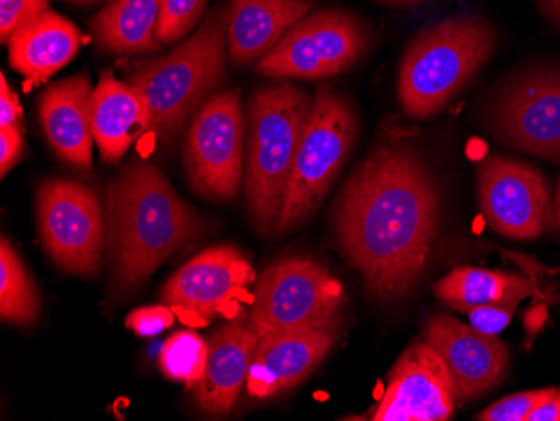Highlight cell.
I'll list each match as a JSON object with an SVG mask.
<instances>
[{"instance_id": "6da1fadb", "label": "cell", "mask_w": 560, "mask_h": 421, "mask_svg": "<svg viewBox=\"0 0 560 421\" xmlns=\"http://www.w3.org/2000/svg\"><path fill=\"white\" fill-rule=\"evenodd\" d=\"M336 237L348 262L381 301L413 291L440 224V191L427 160L402 143L377 147L339 194Z\"/></svg>"}, {"instance_id": "7a4b0ae2", "label": "cell", "mask_w": 560, "mask_h": 421, "mask_svg": "<svg viewBox=\"0 0 560 421\" xmlns=\"http://www.w3.org/2000/svg\"><path fill=\"white\" fill-rule=\"evenodd\" d=\"M115 284L133 292L206 224L176 194L162 169L147 160L126 166L108 188Z\"/></svg>"}, {"instance_id": "3957f363", "label": "cell", "mask_w": 560, "mask_h": 421, "mask_svg": "<svg viewBox=\"0 0 560 421\" xmlns=\"http://www.w3.org/2000/svg\"><path fill=\"white\" fill-rule=\"evenodd\" d=\"M499 37L486 19L462 14L421 31L402 56L398 100L410 118L442 113L495 52Z\"/></svg>"}, {"instance_id": "277c9868", "label": "cell", "mask_w": 560, "mask_h": 421, "mask_svg": "<svg viewBox=\"0 0 560 421\" xmlns=\"http://www.w3.org/2000/svg\"><path fill=\"white\" fill-rule=\"evenodd\" d=\"M313 103L314 96L291 83L269 84L248 97L244 182L257 231H276Z\"/></svg>"}, {"instance_id": "5b68a950", "label": "cell", "mask_w": 560, "mask_h": 421, "mask_svg": "<svg viewBox=\"0 0 560 421\" xmlns=\"http://www.w3.org/2000/svg\"><path fill=\"white\" fill-rule=\"evenodd\" d=\"M226 9L215 8L170 55L144 62L130 77L143 100L150 131L172 141L225 78Z\"/></svg>"}, {"instance_id": "8992f818", "label": "cell", "mask_w": 560, "mask_h": 421, "mask_svg": "<svg viewBox=\"0 0 560 421\" xmlns=\"http://www.w3.org/2000/svg\"><path fill=\"white\" fill-rule=\"evenodd\" d=\"M358 137V118L348 100L320 84L302 133L276 232L304 224L323 202L348 162Z\"/></svg>"}, {"instance_id": "52a82bcc", "label": "cell", "mask_w": 560, "mask_h": 421, "mask_svg": "<svg viewBox=\"0 0 560 421\" xmlns=\"http://www.w3.org/2000/svg\"><path fill=\"white\" fill-rule=\"evenodd\" d=\"M346 295L329 270L304 256L276 260L254 292L250 326L259 338L298 329H339Z\"/></svg>"}, {"instance_id": "ba28073f", "label": "cell", "mask_w": 560, "mask_h": 421, "mask_svg": "<svg viewBox=\"0 0 560 421\" xmlns=\"http://www.w3.org/2000/svg\"><path fill=\"white\" fill-rule=\"evenodd\" d=\"M247 119L241 91L213 94L200 106L184 143V163L191 188L210 200H232L245 175Z\"/></svg>"}, {"instance_id": "9c48e42d", "label": "cell", "mask_w": 560, "mask_h": 421, "mask_svg": "<svg viewBox=\"0 0 560 421\" xmlns=\"http://www.w3.org/2000/svg\"><path fill=\"white\" fill-rule=\"evenodd\" d=\"M368 46L370 31L361 19L341 9H319L301 19L256 71L273 80H327L352 68Z\"/></svg>"}, {"instance_id": "30bf717a", "label": "cell", "mask_w": 560, "mask_h": 421, "mask_svg": "<svg viewBox=\"0 0 560 421\" xmlns=\"http://www.w3.org/2000/svg\"><path fill=\"white\" fill-rule=\"evenodd\" d=\"M44 249L61 269L94 276L105 250V220L96 194L72 180H46L37 190Z\"/></svg>"}, {"instance_id": "8fae6325", "label": "cell", "mask_w": 560, "mask_h": 421, "mask_svg": "<svg viewBox=\"0 0 560 421\" xmlns=\"http://www.w3.org/2000/svg\"><path fill=\"white\" fill-rule=\"evenodd\" d=\"M478 202L487 224L509 238H537L556 227V206L539 169L506 156L478 166Z\"/></svg>"}, {"instance_id": "7c38bea8", "label": "cell", "mask_w": 560, "mask_h": 421, "mask_svg": "<svg viewBox=\"0 0 560 421\" xmlns=\"http://www.w3.org/2000/svg\"><path fill=\"white\" fill-rule=\"evenodd\" d=\"M489 122L509 147L560 160V71L528 72L506 84L490 105Z\"/></svg>"}, {"instance_id": "4fadbf2b", "label": "cell", "mask_w": 560, "mask_h": 421, "mask_svg": "<svg viewBox=\"0 0 560 421\" xmlns=\"http://www.w3.org/2000/svg\"><path fill=\"white\" fill-rule=\"evenodd\" d=\"M455 386L445 361L420 339L396 361L371 420L446 421L455 414Z\"/></svg>"}, {"instance_id": "5bb4252c", "label": "cell", "mask_w": 560, "mask_h": 421, "mask_svg": "<svg viewBox=\"0 0 560 421\" xmlns=\"http://www.w3.org/2000/svg\"><path fill=\"white\" fill-rule=\"evenodd\" d=\"M423 339L445 361L456 400H474L495 388L505 375L506 346L497 336L483 335L448 314L430 317Z\"/></svg>"}, {"instance_id": "9a60e30c", "label": "cell", "mask_w": 560, "mask_h": 421, "mask_svg": "<svg viewBox=\"0 0 560 421\" xmlns=\"http://www.w3.org/2000/svg\"><path fill=\"white\" fill-rule=\"evenodd\" d=\"M256 279L254 267L234 245H219L188 260L166 282L163 303L210 319L235 292Z\"/></svg>"}, {"instance_id": "2e32d148", "label": "cell", "mask_w": 560, "mask_h": 421, "mask_svg": "<svg viewBox=\"0 0 560 421\" xmlns=\"http://www.w3.org/2000/svg\"><path fill=\"white\" fill-rule=\"evenodd\" d=\"M338 329H298L259 338L248 375V393L270 398L294 388L326 360Z\"/></svg>"}, {"instance_id": "e0dca14e", "label": "cell", "mask_w": 560, "mask_h": 421, "mask_svg": "<svg viewBox=\"0 0 560 421\" xmlns=\"http://www.w3.org/2000/svg\"><path fill=\"white\" fill-rule=\"evenodd\" d=\"M91 94V81L78 74L50 84L37 106L44 133L56 155L78 169L93 166Z\"/></svg>"}, {"instance_id": "ac0fdd59", "label": "cell", "mask_w": 560, "mask_h": 421, "mask_svg": "<svg viewBox=\"0 0 560 421\" xmlns=\"http://www.w3.org/2000/svg\"><path fill=\"white\" fill-rule=\"evenodd\" d=\"M313 8L314 0H229L226 55L238 66L259 62Z\"/></svg>"}, {"instance_id": "d6986e66", "label": "cell", "mask_w": 560, "mask_h": 421, "mask_svg": "<svg viewBox=\"0 0 560 421\" xmlns=\"http://www.w3.org/2000/svg\"><path fill=\"white\" fill-rule=\"evenodd\" d=\"M259 336L238 320L217 329L209 344L206 375L191 388L201 410L225 414L247 385Z\"/></svg>"}, {"instance_id": "ffe728a7", "label": "cell", "mask_w": 560, "mask_h": 421, "mask_svg": "<svg viewBox=\"0 0 560 421\" xmlns=\"http://www.w3.org/2000/svg\"><path fill=\"white\" fill-rule=\"evenodd\" d=\"M9 44V62L33 84L46 83L74 59L83 34L68 19L46 11L19 27Z\"/></svg>"}, {"instance_id": "44dd1931", "label": "cell", "mask_w": 560, "mask_h": 421, "mask_svg": "<svg viewBox=\"0 0 560 421\" xmlns=\"http://www.w3.org/2000/svg\"><path fill=\"white\" fill-rule=\"evenodd\" d=\"M91 125L101 159L116 163L150 130V118L137 90L105 72L91 94Z\"/></svg>"}, {"instance_id": "7402d4cb", "label": "cell", "mask_w": 560, "mask_h": 421, "mask_svg": "<svg viewBox=\"0 0 560 421\" xmlns=\"http://www.w3.org/2000/svg\"><path fill=\"white\" fill-rule=\"evenodd\" d=\"M162 4L163 0H112L91 21L97 46L109 55L150 51Z\"/></svg>"}, {"instance_id": "603a6c76", "label": "cell", "mask_w": 560, "mask_h": 421, "mask_svg": "<svg viewBox=\"0 0 560 421\" xmlns=\"http://www.w3.org/2000/svg\"><path fill=\"white\" fill-rule=\"evenodd\" d=\"M536 288L522 274L502 270L458 267L435 284V294L452 309L468 313L483 304L524 301Z\"/></svg>"}, {"instance_id": "cb8c5ba5", "label": "cell", "mask_w": 560, "mask_h": 421, "mask_svg": "<svg viewBox=\"0 0 560 421\" xmlns=\"http://www.w3.org/2000/svg\"><path fill=\"white\" fill-rule=\"evenodd\" d=\"M36 285L11 242L0 244V316L12 325L31 326L39 317Z\"/></svg>"}, {"instance_id": "d4e9b609", "label": "cell", "mask_w": 560, "mask_h": 421, "mask_svg": "<svg viewBox=\"0 0 560 421\" xmlns=\"http://www.w3.org/2000/svg\"><path fill=\"white\" fill-rule=\"evenodd\" d=\"M209 344L191 331H180L166 339L159 356V367L166 378L194 388L206 375Z\"/></svg>"}, {"instance_id": "484cf974", "label": "cell", "mask_w": 560, "mask_h": 421, "mask_svg": "<svg viewBox=\"0 0 560 421\" xmlns=\"http://www.w3.org/2000/svg\"><path fill=\"white\" fill-rule=\"evenodd\" d=\"M209 0H163L156 27V43L172 46L195 30Z\"/></svg>"}, {"instance_id": "4316f807", "label": "cell", "mask_w": 560, "mask_h": 421, "mask_svg": "<svg viewBox=\"0 0 560 421\" xmlns=\"http://www.w3.org/2000/svg\"><path fill=\"white\" fill-rule=\"evenodd\" d=\"M557 388L530 389V391L517 393L497 401L492 407L477 414L480 421H527L532 410H536L544 401L550 400L556 395Z\"/></svg>"}, {"instance_id": "83f0119b", "label": "cell", "mask_w": 560, "mask_h": 421, "mask_svg": "<svg viewBox=\"0 0 560 421\" xmlns=\"http://www.w3.org/2000/svg\"><path fill=\"white\" fill-rule=\"evenodd\" d=\"M49 11V0H0V40L8 44L12 34Z\"/></svg>"}, {"instance_id": "f1b7e54d", "label": "cell", "mask_w": 560, "mask_h": 421, "mask_svg": "<svg viewBox=\"0 0 560 421\" xmlns=\"http://www.w3.org/2000/svg\"><path fill=\"white\" fill-rule=\"evenodd\" d=\"M521 301H512V303L483 304V306L474 307L468 311V320L471 328L483 335L497 336L511 325L517 306Z\"/></svg>"}, {"instance_id": "f546056e", "label": "cell", "mask_w": 560, "mask_h": 421, "mask_svg": "<svg viewBox=\"0 0 560 421\" xmlns=\"http://www.w3.org/2000/svg\"><path fill=\"white\" fill-rule=\"evenodd\" d=\"M173 325V313L165 306H148L126 317V326L138 336H155Z\"/></svg>"}, {"instance_id": "4dcf8cb0", "label": "cell", "mask_w": 560, "mask_h": 421, "mask_svg": "<svg viewBox=\"0 0 560 421\" xmlns=\"http://www.w3.org/2000/svg\"><path fill=\"white\" fill-rule=\"evenodd\" d=\"M24 155V127L22 122L0 128V173L5 177Z\"/></svg>"}, {"instance_id": "1f68e13d", "label": "cell", "mask_w": 560, "mask_h": 421, "mask_svg": "<svg viewBox=\"0 0 560 421\" xmlns=\"http://www.w3.org/2000/svg\"><path fill=\"white\" fill-rule=\"evenodd\" d=\"M22 122V108L18 94L9 86L5 74L0 77V128L12 127Z\"/></svg>"}, {"instance_id": "d6a6232c", "label": "cell", "mask_w": 560, "mask_h": 421, "mask_svg": "<svg viewBox=\"0 0 560 421\" xmlns=\"http://www.w3.org/2000/svg\"><path fill=\"white\" fill-rule=\"evenodd\" d=\"M527 421H560V389H557L550 400L532 410Z\"/></svg>"}, {"instance_id": "836d02e7", "label": "cell", "mask_w": 560, "mask_h": 421, "mask_svg": "<svg viewBox=\"0 0 560 421\" xmlns=\"http://www.w3.org/2000/svg\"><path fill=\"white\" fill-rule=\"evenodd\" d=\"M553 206H556V225L560 229V180L559 185H557L556 200H553Z\"/></svg>"}, {"instance_id": "e575fe53", "label": "cell", "mask_w": 560, "mask_h": 421, "mask_svg": "<svg viewBox=\"0 0 560 421\" xmlns=\"http://www.w3.org/2000/svg\"><path fill=\"white\" fill-rule=\"evenodd\" d=\"M383 2H388V4L398 5H415L421 4V2H427V0H383Z\"/></svg>"}, {"instance_id": "d590c367", "label": "cell", "mask_w": 560, "mask_h": 421, "mask_svg": "<svg viewBox=\"0 0 560 421\" xmlns=\"http://www.w3.org/2000/svg\"><path fill=\"white\" fill-rule=\"evenodd\" d=\"M550 14L560 22V0H549Z\"/></svg>"}, {"instance_id": "8d00e7d4", "label": "cell", "mask_w": 560, "mask_h": 421, "mask_svg": "<svg viewBox=\"0 0 560 421\" xmlns=\"http://www.w3.org/2000/svg\"><path fill=\"white\" fill-rule=\"evenodd\" d=\"M71 2H74V4L88 5L94 4V2H97V0H71Z\"/></svg>"}]
</instances>
